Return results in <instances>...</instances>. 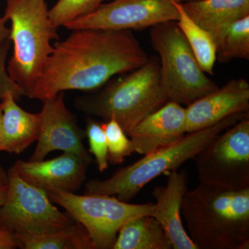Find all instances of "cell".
I'll list each match as a JSON object with an SVG mask.
<instances>
[{"label": "cell", "mask_w": 249, "mask_h": 249, "mask_svg": "<svg viewBox=\"0 0 249 249\" xmlns=\"http://www.w3.org/2000/svg\"><path fill=\"white\" fill-rule=\"evenodd\" d=\"M150 36L159 54L161 83L168 101L188 106L219 89L201 70L175 21L150 27Z\"/></svg>", "instance_id": "obj_6"}, {"label": "cell", "mask_w": 249, "mask_h": 249, "mask_svg": "<svg viewBox=\"0 0 249 249\" xmlns=\"http://www.w3.org/2000/svg\"><path fill=\"white\" fill-rule=\"evenodd\" d=\"M1 101L0 151L19 155L38 138L40 113L34 114L23 109L11 93H6Z\"/></svg>", "instance_id": "obj_16"}, {"label": "cell", "mask_w": 249, "mask_h": 249, "mask_svg": "<svg viewBox=\"0 0 249 249\" xmlns=\"http://www.w3.org/2000/svg\"><path fill=\"white\" fill-rule=\"evenodd\" d=\"M164 229L150 214L134 218L118 232L112 249H172Z\"/></svg>", "instance_id": "obj_18"}, {"label": "cell", "mask_w": 249, "mask_h": 249, "mask_svg": "<svg viewBox=\"0 0 249 249\" xmlns=\"http://www.w3.org/2000/svg\"><path fill=\"white\" fill-rule=\"evenodd\" d=\"M1 123H2V109L0 104V142H1Z\"/></svg>", "instance_id": "obj_30"}, {"label": "cell", "mask_w": 249, "mask_h": 249, "mask_svg": "<svg viewBox=\"0 0 249 249\" xmlns=\"http://www.w3.org/2000/svg\"><path fill=\"white\" fill-rule=\"evenodd\" d=\"M8 183L6 184H0V206L4 204L6 199V193H7Z\"/></svg>", "instance_id": "obj_28"}, {"label": "cell", "mask_w": 249, "mask_h": 249, "mask_svg": "<svg viewBox=\"0 0 249 249\" xmlns=\"http://www.w3.org/2000/svg\"><path fill=\"white\" fill-rule=\"evenodd\" d=\"M186 134V107L168 101L128 134L134 153L146 155L181 140Z\"/></svg>", "instance_id": "obj_14"}, {"label": "cell", "mask_w": 249, "mask_h": 249, "mask_svg": "<svg viewBox=\"0 0 249 249\" xmlns=\"http://www.w3.org/2000/svg\"><path fill=\"white\" fill-rule=\"evenodd\" d=\"M165 186H157L152 191L156 203L151 215L164 229L174 249H199L192 240L181 220V205L188 191L186 170H173L167 174Z\"/></svg>", "instance_id": "obj_15"}, {"label": "cell", "mask_w": 249, "mask_h": 249, "mask_svg": "<svg viewBox=\"0 0 249 249\" xmlns=\"http://www.w3.org/2000/svg\"><path fill=\"white\" fill-rule=\"evenodd\" d=\"M19 248V244L14 232L0 229V249Z\"/></svg>", "instance_id": "obj_26"}, {"label": "cell", "mask_w": 249, "mask_h": 249, "mask_svg": "<svg viewBox=\"0 0 249 249\" xmlns=\"http://www.w3.org/2000/svg\"><path fill=\"white\" fill-rule=\"evenodd\" d=\"M193 160L199 182L249 188V116L223 131Z\"/></svg>", "instance_id": "obj_9"}, {"label": "cell", "mask_w": 249, "mask_h": 249, "mask_svg": "<svg viewBox=\"0 0 249 249\" xmlns=\"http://www.w3.org/2000/svg\"><path fill=\"white\" fill-rule=\"evenodd\" d=\"M10 47L11 42L9 39L0 46V100L8 93H12L16 100L25 96L22 88L11 78L8 73L6 62Z\"/></svg>", "instance_id": "obj_25"}, {"label": "cell", "mask_w": 249, "mask_h": 249, "mask_svg": "<svg viewBox=\"0 0 249 249\" xmlns=\"http://www.w3.org/2000/svg\"><path fill=\"white\" fill-rule=\"evenodd\" d=\"M103 126L107 138L109 163L121 164L126 157L134 153L132 141L114 119L105 121Z\"/></svg>", "instance_id": "obj_23"}, {"label": "cell", "mask_w": 249, "mask_h": 249, "mask_svg": "<svg viewBox=\"0 0 249 249\" xmlns=\"http://www.w3.org/2000/svg\"><path fill=\"white\" fill-rule=\"evenodd\" d=\"M52 202L59 205L76 222L85 227L94 249H112L121 228L131 219L151 215L154 203L129 204L115 196H78L73 193H47Z\"/></svg>", "instance_id": "obj_7"}, {"label": "cell", "mask_w": 249, "mask_h": 249, "mask_svg": "<svg viewBox=\"0 0 249 249\" xmlns=\"http://www.w3.org/2000/svg\"><path fill=\"white\" fill-rule=\"evenodd\" d=\"M214 38L216 60L221 63L249 60V16L229 24Z\"/></svg>", "instance_id": "obj_21"}, {"label": "cell", "mask_w": 249, "mask_h": 249, "mask_svg": "<svg viewBox=\"0 0 249 249\" xmlns=\"http://www.w3.org/2000/svg\"><path fill=\"white\" fill-rule=\"evenodd\" d=\"M178 16L176 21L194 53L201 70L208 74H214L216 61V45L213 36L196 24L186 12L182 3L176 1Z\"/></svg>", "instance_id": "obj_20"}, {"label": "cell", "mask_w": 249, "mask_h": 249, "mask_svg": "<svg viewBox=\"0 0 249 249\" xmlns=\"http://www.w3.org/2000/svg\"><path fill=\"white\" fill-rule=\"evenodd\" d=\"M7 20L4 16H0V46L2 45L5 41L9 39L10 29L6 26Z\"/></svg>", "instance_id": "obj_27"}, {"label": "cell", "mask_w": 249, "mask_h": 249, "mask_svg": "<svg viewBox=\"0 0 249 249\" xmlns=\"http://www.w3.org/2000/svg\"><path fill=\"white\" fill-rule=\"evenodd\" d=\"M98 89L77 98L75 107L105 121L114 119L127 135L168 101L161 83L160 58L156 55L133 71L111 78Z\"/></svg>", "instance_id": "obj_3"}, {"label": "cell", "mask_w": 249, "mask_h": 249, "mask_svg": "<svg viewBox=\"0 0 249 249\" xmlns=\"http://www.w3.org/2000/svg\"><path fill=\"white\" fill-rule=\"evenodd\" d=\"M176 1L178 0H113L103 3L91 14L75 19L65 27L71 31L142 30L161 22H176L178 16Z\"/></svg>", "instance_id": "obj_10"}, {"label": "cell", "mask_w": 249, "mask_h": 249, "mask_svg": "<svg viewBox=\"0 0 249 249\" xmlns=\"http://www.w3.org/2000/svg\"><path fill=\"white\" fill-rule=\"evenodd\" d=\"M42 103L37 143L29 160H42L50 152L61 150L76 153L92 161L89 152L83 145L85 131L78 125L65 105V91L44 100Z\"/></svg>", "instance_id": "obj_11"}, {"label": "cell", "mask_w": 249, "mask_h": 249, "mask_svg": "<svg viewBox=\"0 0 249 249\" xmlns=\"http://www.w3.org/2000/svg\"><path fill=\"white\" fill-rule=\"evenodd\" d=\"M182 4L188 16L214 37L229 24L249 16V0H195Z\"/></svg>", "instance_id": "obj_17"}, {"label": "cell", "mask_w": 249, "mask_h": 249, "mask_svg": "<svg viewBox=\"0 0 249 249\" xmlns=\"http://www.w3.org/2000/svg\"><path fill=\"white\" fill-rule=\"evenodd\" d=\"M8 183V173L5 171L2 165L0 163V184Z\"/></svg>", "instance_id": "obj_29"}, {"label": "cell", "mask_w": 249, "mask_h": 249, "mask_svg": "<svg viewBox=\"0 0 249 249\" xmlns=\"http://www.w3.org/2000/svg\"><path fill=\"white\" fill-rule=\"evenodd\" d=\"M249 113H237L206 128L186 133L181 140L144 155L142 160L121 168L111 178L93 179L85 185V195L115 196L125 202L137 196L147 183L160 175L178 170L228 127L233 125Z\"/></svg>", "instance_id": "obj_4"}, {"label": "cell", "mask_w": 249, "mask_h": 249, "mask_svg": "<svg viewBox=\"0 0 249 249\" xmlns=\"http://www.w3.org/2000/svg\"><path fill=\"white\" fill-rule=\"evenodd\" d=\"M148 55L132 31L72 30L58 41L42 74L25 96L43 101L62 91L97 90L117 75L142 67Z\"/></svg>", "instance_id": "obj_1"}, {"label": "cell", "mask_w": 249, "mask_h": 249, "mask_svg": "<svg viewBox=\"0 0 249 249\" xmlns=\"http://www.w3.org/2000/svg\"><path fill=\"white\" fill-rule=\"evenodd\" d=\"M181 214L199 249H249V188L200 183L183 196Z\"/></svg>", "instance_id": "obj_2"}, {"label": "cell", "mask_w": 249, "mask_h": 249, "mask_svg": "<svg viewBox=\"0 0 249 249\" xmlns=\"http://www.w3.org/2000/svg\"><path fill=\"white\" fill-rule=\"evenodd\" d=\"M46 0H6L4 17L11 22L14 45L7 71L24 93L42 74L58 40V29L49 18Z\"/></svg>", "instance_id": "obj_5"}, {"label": "cell", "mask_w": 249, "mask_h": 249, "mask_svg": "<svg viewBox=\"0 0 249 249\" xmlns=\"http://www.w3.org/2000/svg\"><path fill=\"white\" fill-rule=\"evenodd\" d=\"M107 0H58L49 14L55 27H65L75 19L91 14Z\"/></svg>", "instance_id": "obj_22"}, {"label": "cell", "mask_w": 249, "mask_h": 249, "mask_svg": "<svg viewBox=\"0 0 249 249\" xmlns=\"http://www.w3.org/2000/svg\"><path fill=\"white\" fill-rule=\"evenodd\" d=\"M178 1H179L180 2L184 3L188 2V1H195V0H178Z\"/></svg>", "instance_id": "obj_31"}, {"label": "cell", "mask_w": 249, "mask_h": 249, "mask_svg": "<svg viewBox=\"0 0 249 249\" xmlns=\"http://www.w3.org/2000/svg\"><path fill=\"white\" fill-rule=\"evenodd\" d=\"M8 189L0 206V229L14 234L34 235L60 230L74 219L54 206L47 192L8 170Z\"/></svg>", "instance_id": "obj_8"}, {"label": "cell", "mask_w": 249, "mask_h": 249, "mask_svg": "<svg viewBox=\"0 0 249 249\" xmlns=\"http://www.w3.org/2000/svg\"><path fill=\"white\" fill-rule=\"evenodd\" d=\"M85 132V137L89 142V152L94 156L98 170L101 173H103L109 168V163L107 138L103 123L88 118Z\"/></svg>", "instance_id": "obj_24"}, {"label": "cell", "mask_w": 249, "mask_h": 249, "mask_svg": "<svg viewBox=\"0 0 249 249\" xmlns=\"http://www.w3.org/2000/svg\"><path fill=\"white\" fill-rule=\"evenodd\" d=\"M249 83L244 78L227 84L186 106V133L214 125L228 116L249 113Z\"/></svg>", "instance_id": "obj_13"}, {"label": "cell", "mask_w": 249, "mask_h": 249, "mask_svg": "<svg viewBox=\"0 0 249 249\" xmlns=\"http://www.w3.org/2000/svg\"><path fill=\"white\" fill-rule=\"evenodd\" d=\"M24 249H94L86 229L76 222L70 227L34 235L14 234Z\"/></svg>", "instance_id": "obj_19"}, {"label": "cell", "mask_w": 249, "mask_h": 249, "mask_svg": "<svg viewBox=\"0 0 249 249\" xmlns=\"http://www.w3.org/2000/svg\"><path fill=\"white\" fill-rule=\"evenodd\" d=\"M91 162L76 153L64 152L50 160H18L11 168L23 180L47 193H75L85 182Z\"/></svg>", "instance_id": "obj_12"}]
</instances>
